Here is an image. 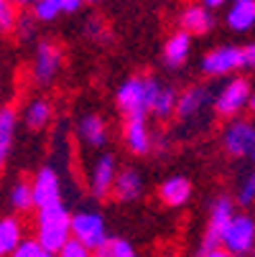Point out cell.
Here are the masks:
<instances>
[{
  "instance_id": "cell-1",
  "label": "cell",
  "mask_w": 255,
  "mask_h": 257,
  "mask_svg": "<svg viewBox=\"0 0 255 257\" xmlns=\"http://www.w3.org/2000/svg\"><path fill=\"white\" fill-rule=\"evenodd\" d=\"M36 239H39L49 252H59L71 239V211L64 201H54L36 209Z\"/></svg>"
},
{
  "instance_id": "cell-2",
  "label": "cell",
  "mask_w": 255,
  "mask_h": 257,
  "mask_svg": "<svg viewBox=\"0 0 255 257\" xmlns=\"http://www.w3.org/2000/svg\"><path fill=\"white\" fill-rule=\"evenodd\" d=\"M220 145L230 158L255 166V120L240 115L230 117L220 133Z\"/></svg>"
},
{
  "instance_id": "cell-3",
  "label": "cell",
  "mask_w": 255,
  "mask_h": 257,
  "mask_svg": "<svg viewBox=\"0 0 255 257\" xmlns=\"http://www.w3.org/2000/svg\"><path fill=\"white\" fill-rule=\"evenodd\" d=\"M250 97H252V82L247 77H240V74L225 77V82L220 84V89L214 92L212 112L217 117H222V120L237 117L242 109H247Z\"/></svg>"
},
{
  "instance_id": "cell-4",
  "label": "cell",
  "mask_w": 255,
  "mask_h": 257,
  "mask_svg": "<svg viewBox=\"0 0 255 257\" xmlns=\"http://www.w3.org/2000/svg\"><path fill=\"white\" fill-rule=\"evenodd\" d=\"M64 71V51L56 41H39L36 44V51H33V59H31V82L36 87H51L59 74Z\"/></svg>"
},
{
  "instance_id": "cell-5",
  "label": "cell",
  "mask_w": 255,
  "mask_h": 257,
  "mask_svg": "<svg viewBox=\"0 0 255 257\" xmlns=\"http://www.w3.org/2000/svg\"><path fill=\"white\" fill-rule=\"evenodd\" d=\"M240 69H245V61H242V46L237 44H220L204 51V56L199 59V71L212 79L232 77Z\"/></svg>"
},
{
  "instance_id": "cell-6",
  "label": "cell",
  "mask_w": 255,
  "mask_h": 257,
  "mask_svg": "<svg viewBox=\"0 0 255 257\" xmlns=\"http://www.w3.org/2000/svg\"><path fill=\"white\" fill-rule=\"evenodd\" d=\"M214 92L207 84H189L184 92H179L176 99V112L174 117L181 125H194V122H204V112L212 107Z\"/></svg>"
},
{
  "instance_id": "cell-7",
  "label": "cell",
  "mask_w": 255,
  "mask_h": 257,
  "mask_svg": "<svg viewBox=\"0 0 255 257\" xmlns=\"http://www.w3.org/2000/svg\"><path fill=\"white\" fill-rule=\"evenodd\" d=\"M71 237L84 242L92 252H97L107 239H110L105 216L97 209H77L71 214Z\"/></svg>"
},
{
  "instance_id": "cell-8",
  "label": "cell",
  "mask_w": 255,
  "mask_h": 257,
  "mask_svg": "<svg viewBox=\"0 0 255 257\" xmlns=\"http://www.w3.org/2000/svg\"><path fill=\"white\" fill-rule=\"evenodd\" d=\"M115 104L123 117H148V77H128L115 92Z\"/></svg>"
},
{
  "instance_id": "cell-9",
  "label": "cell",
  "mask_w": 255,
  "mask_h": 257,
  "mask_svg": "<svg viewBox=\"0 0 255 257\" xmlns=\"http://www.w3.org/2000/svg\"><path fill=\"white\" fill-rule=\"evenodd\" d=\"M237 211V201L235 196L230 194H217L209 204V214H207V227H204V234H202V249L207 247H214L222 242V234L230 224V219L235 216Z\"/></svg>"
},
{
  "instance_id": "cell-10",
  "label": "cell",
  "mask_w": 255,
  "mask_h": 257,
  "mask_svg": "<svg viewBox=\"0 0 255 257\" xmlns=\"http://www.w3.org/2000/svg\"><path fill=\"white\" fill-rule=\"evenodd\" d=\"M220 244L227 247L237 257H247L255 247V216H250L245 211H235Z\"/></svg>"
},
{
  "instance_id": "cell-11",
  "label": "cell",
  "mask_w": 255,
  "mask_h": 257,
  "mask_svg": "<svg viewBox=\"0 0 255 257\" xmlns=\"http://www.w3.org/2000/svg\"><path fill=\"white\" fill-rule=\"evenodd\" d=\"M118 171H120V166H118V158L113 153H100L95 158V163L90 166V173H87V189L97 201L113 196Z\"/></svg>"
},
{
  "instance_id": "cell-12",
  "label": "cell",
  "mask_w": 255,
  "mask_h": 257,
  "mask_svg": "<svg viewBox=\"0 0 255 257\" xmlns=\"http://www.w3.org/2000/svg\"><path fill=\"white\" fill-rule=\"evenodd\" d=\"M31 189H33L36 209L46 206V204H54V201H61V176H59V171L49 163L39 166L36 173H33V178H31Z\"/></svg>"
},
{
  "instance_id": "cell-13",
  "label": "cell",
  "mask_w": 255,
  "mask_h": 257,
  "mask_svg": "<svg viewBox=\"0 0 255 257\" xmlns=\"http://www.w3.org/2000/svg\"><path fill=\"white\" fill-rule=\"evenodd\" d=\"M123 143L133 156L153 153L156 133L148 127V117H125L123 122Z\"/></svg>"
},
{
  "instance_id": "cell-14",
  "label": "cell",
  "mask_w": 255,
  "mask_h": 257,
  "mask_svg": "<svg viewBox=\"0 0 255 257\" xmlns=\"http://www.w3.org/2000/svg\"><path fill=\"white\" fill-rule=\"evenodd\" d=\"M176 99L179 92L174 84H166L156 77H148V109H151V117L166 122L174 117L176 112Z\"/></svg>"
},
{
  "instance_id": "cell-15",
  "label": "cell",
  "mask_w": 255,
  "mask_h": 257,
  "mask_svg": "<svg viewBox=\"0 0 255 257\" xmlns=\"http://www.w3.org/2000/svg\"><path fill=\"white\" fill-rule=\"evenodd\" d=\"M77 138L84 148L90 151H102L107 143H110V127L107 120L97 112H87L77 120Z\"/></svg>"
},
{
  "instance_id": "cell-16",
  "label": "cell",
  "mask_w": 255,
  "mask_h": 257,
  "mask_svg": "<svg viewBox=\"0 0 255 257\" xmlns=\"http://www.w3.org/2000/svg\"><path fill=\"white\" fill-rule=\"evenodd\" d=\"M145 194V178L135 166H123L118 171L115 186H113V199L118 204H135Z\"/></svg>"
},
{
  "instance_id": "cell-17",
  "label": "cell",
  "mask_w": 255,
  "mask_h": 257,
  "mask_svg": "<svg viewBox=\"0 0 255 257\" xmlns=\"http://www.w3.org/2000/svg\"><path fill=\"white\" fill-rule=\"evenodd\" d=\"M158 201L163 206H171V209H181L187 206L192 194H194V186L187 176L181 173H174V176H166L161 183H158Z\"/></svg>"
},
{
  "instance_id": "cell-18",
  "label": "cell",
  "mask_w": 255,
  "mask_h": 257,
  "mask_svg": "<svg viewBox=\"0 0 255 257\" xmlns=\"http://www.w3.org/2000/svg\"><path fill=\"white\" fill-rule=\"evenodd\" d=\"M192 39L194 36L189 33V31H176V33H171L168 39L163 41V49H161V61H163V66L166 69H181L187 61H189V56H192Z\"/></svg>"
},
{
  "instance_id": "cell-19",
  "label": "cell",
  "mask_w": 255,
  "mask_h": 257,
  "mask_svg": "<svg viewBox=\"0 0 255 257\" xmlns=\"http://www.w3.org/2000/svg\"><path fill=\"white\" fill-rule=\"evenodd\" d=\"M179 26L184 31H189L192 36H207L214 31L217 18H214V11L207 8L204 3H189L179 13Z\"/></svg>"
},
{
  "instance_id": "cell-20",
  "label": "cell",
  "mask_w": 255,
  "mask_h": 257,
  "mask_svg": "<svg viewBox=\"0 0 255 257\" xmlns=\"http://www.w3.org/2000/svg\"><path fill=\"white\" fill-rule=\"evenodd\" d=\"M225 26L227 31L242 36V33H250L255 31V0H230L225 6Z\"/></svg>"
},
{
  "instance_id": "cell-21",
  "label": "cell",
  "mask_w": 255,
  "mask_h": 257,
  "mask_svg": "<svg viewBox=\"0 0 255 257\" xmlns=\"http://www.w3.org/2000/svg\"><path fill=\"white\" fill-rule=\"evenodd\" d=\"M18 120L21 115L11 104L0 107V171L8 163L11 153H13V145H16V133H18Z\"/></svg>"
},
{
  "instance_id": "cell-22",
  "label": "cell",
  "mask_w": 255,
  "mask_h": 257,
  "mask_svg": "<svg viewBox=\"0 0 255 257\" xmlns=\"http://www.w3.org/2000/svg\"><path fill=\"white\" fill-rule=\"evenodd\" d=\"M21 117H23V125H26L28 130H33V133L46 130V127L51 125V120H54V104H51V99H46V97H36V99H31V102L23 107Z\"/></svg>"
},
{
  "instance_id": "cell-23",
  "label": "cell",
  "mask_w": 255,
  "mask_h": 257,
  "mask_svg": "<svg viewBox=\"0 0 255 257\" xmlns=\"http://www.w3.org/2000/svg\"><path fill=\"white\" fill-rule=\"evenodd\" d=\"M23 224L13 214L0 216V257H8L21 242H23Z\"/></svg>"
},
{
  "instance_id": "cell-24",
  "label": "cell",
  "mask_w": 255,
  "mask_h": 257,
  "mask_svg": "<svg viewBox=\"0 0 255 257\" xmlns=\"http://www.w3.org/2000/svg\"><path fill=\"white\" fill-rule=\"evenodd\" d=\"M8 204H11V209L13 211H18V214H26V211H31V209H36V204H33V189H31V181H16L13 186L8 189Z\"/></svg>"
},
{
  "instance_id": "cell-25",
  "label": "cell",
  "mask_w": 255,
  "mask_h": 257,
  "mask_svg": "<svg viewBox=\"0 0 255 257\" xmlns=\"http://www.w3.org/2000/svg\"><path fill=\"white\" fill-rule=\"evenodd\" d=\"M235 201L242 209H250L255 204V166H250L240 178H237V186H235Z\"/></svg>"
},
{
  "instance_id": "cell-26",
  "label": "cell",
  "mask_w": 255,
  "mask_h": 257,
  "mask_svg": "<svg viewBox=\"0 0 255 257\" xmlns=\"http://www.w3.org/2000/svg\"><path fill=\"white\" fill-rule=\"evenodd\" d=\"M95 257H140V252L135 249V244L125 237H110L97 252Z\"/></svg>"
},
{
  "instance_id": "cell-27",
  "label": "cell",
  "mask_w": 255,
  "mask_h": 257,
  "mask_svg": "<svg viewBox=\"0 0 255 257\" xmlns=\"http://www.w3.org/2000/svg\"><path fill=\"white\" fill-rule=\"evenodd\" d=\"M31 13L36 16L39 23H54L56 18L64 16V3H61V0H39Z\"/></svg>"
},
{
  "instance_id": "cell-28",
  "label": "cell",
  "mask_w": 255,
  "mask_h": 257,
  "mask_svg": "<svg viewBox=\"0 0 255 257\" xmlns=\"http://www.w3.org/2000/svg\"><path fill=\"white\" fill-rule=\"evenodd\" d=\"M49 249L36 239V237H23V242L8 254V257H46Z\"/></svg>"
},
{
  "instance_id": "cell-29",
  "label": "cell",
  "mask_w": 255,
  "mask_h": 257,
  "mask_svg": "<svg viewBox=\"0 0 255 257\" xmlns=\"http://www.w3.org/2000/svg\"><path fill=\"white\" fill-rule=\"evenodd\" d=\"M36 26H39L36 16L33 13H23V16H18L13 33L18 36V41H33L36 39Z\"/></svg>"
},
{
  "instance_id": "cell-30",
  "label": "cell",
  "mask_w": 255,
  "mask_h": 257,
  "mask_svg": "<svg viewBox=\"0 0 255 257\" xmlns=\"http://www.w3.org/2000/svg\"><path fill=\"white\" fill-rule=\"evenodd\" d=\"M84 36L87 39H92L95 44H105V41H110V31H107V23L97 16H92L87 23H84Z\"/></svg>"
},
{
  "instance_id": "cell-31",
  "label": "cell",
  "mask_w": 255,
  "mask_h": 257,
  "mask_svg": "<svg viewBox=\"0 0 255 257\" xmlns=\"http://www.w3.org/2000/svg\"><path fill=\"white\" fill-rule=\"evenodd\" d=\"M56 257H95V252H92L84 242H79V239L71 237V239L56 252Z\"/></svg>"
},
{
  "instance_id": "cell-32",
  "label": "cell",
  "mask_w": 255,
  "mask_h": 257,
  "mask_svg": "<svg viewBox=\"0 0 255 257\" xmlns=\"http://www.w3.org/2000/svg\"><path fill=\"white\" fill-rule=\"evenodd\" d=\"M16 21H18V11H16V3L8 0V3L0 6V33H8L16 28Z\"/></svg>"
},
{
  "instance_id": "cell-33",
  "label": "cell",
  "mask_w": 255,
  "mask_h": 257,
  "mask_svg": "<svg viewBox=\"0 0 255 257\" xmlns=\"http://www.w3.org/2000/svg\"><path fill=\"white\" fill-rule=\"evenodd\" d=\"M199 257H237V254H232L227 247H222V244H214V247H207V249H199Z\"/></svg>"
},
{
  "instance_id": "cell-34",
  "label": "cell",
  "mask_w": 255,
  "mask_h": 257,
  "mask_svg": "<svg viewBox=\"0 0 255 257\" xmlns=\"http://www.w3.org/2000/svg\"><path fill=\"white\" fill-rule=\"evenodd\" d=\"M242 61H245V69H250L255 74V41L242 46Z\"/></svg>"
},
{
  "instance_id": "cell-35",
  "label": "cell",
  "mask_w": 255,
  "mask_h": 257,
  "mask_svg": "<svg viewBox=\"0 0 255 257\" xmlns=\"http://www.w3.org/2000/svg\"><path fill=\"white\" fill-rule=\"evenodd\" d=\"M64 3V16H77L84 8V0H61Z\"/></svg>"
},
{
  "instance_id": "cell-36",
  "label": "cell",
  "mask_w": 255,
  "mask_h": 257,
  "mask_svg": "<svg viewBox=\"0 0 255 257\" xmlns=\"http://www.w3.org/2000/svg\"><path fill=\"white\" fill-rule=\"evenodd\" d=\"M199 3H204L207 8H212V11H217V8H225L230 0H199Z\"/></svg>"
},
{
  "instance_id": "cell-37",
  "label": "cell",
  "mask_w": 255,
  "mask_h": 257,
  "mask_svg": "<svg viewBox=\"0 0 255 257\" xmlns=\"http://www.w3.org/2000/svg\"><path fill=\"white\" fill-rule=\"evenodd\" d=\"M13 3H16L18 8H33L36 3H39V0H13Z\"/></svg>"
},
{
  "instance_id": "cell-38",
  "label": "cell",
  "mask_w": 255,
  "mask_h": 257,
  "mask_svg": "<svg viewBox=\"0 0 255 257\" xmlns=\"http://www.w3.org/2000/svg\"><path fill=\"white\" fill-rule=\"evenodd\" d=\"M247 107H250V112L255 115V89H252V97H250V104Z\"/></svg>"
},
{
  "instance_id": "cell-39",
  "label": "cell",
  "mask_w": 255,
  "mask_h": 257,
  "mask_svg": "<svg viewBox=\"0 0 255 257\" xmlns=\"http://www.w3.org/2000/svg\"><path fill=\"white\" fill-rule=\"evenodd\" d=\"M97 3H102V0H84V6H97Z\"/></svg>"
},
{
  "instance_id": "cell-40",
  "label": "cell",
  "mask_w": 255,
  "mask_h": 257,
  "mask_svg": "<svg viewBox=\"0 0 255 257\" xmlns=\"http://www.w3.org/2000/svg\"><path fill=\"white\" fill-rule=\"evenodd\" d=\"M247 257H255V247H252V252H250V254H247Z\"/></svg>"
},
{
  "instance_id": "cell-41",
  "label": "cell",
  "mask_w": 255,
  "mask_h": 257,
  "mask_svg": "<svg viewBox=\"0 0 255 257\" xmlns=\"http://www.w3.org/2000/svg\"><path fill=\"white\" fill-rule=\"evenodd\" d=\"M46 257H56V254H54V252H49V254H46Z\"/></svg>"
},
{
  "instance_id": "cell-42",
  "label": "cell",
  "mask_w": 255,
  "mask_h": 257,
  "mask_svg": "<svg viewBox=\"0 0 255 257\" xmlns=\"http://www.w3.org/2000/svg\"><path fill=\"white\" fill-rule=\"evenodd\" d=\"M3 3H8V0H0V6H3Z\"/></svg>"
}]
</instances>
